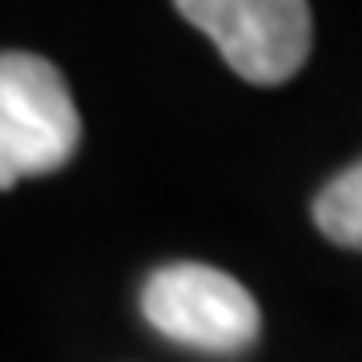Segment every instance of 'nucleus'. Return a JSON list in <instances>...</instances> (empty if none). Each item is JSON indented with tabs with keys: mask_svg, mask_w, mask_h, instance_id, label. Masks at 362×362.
<instances>
[{
	"mask_svg": "<svg viewBox=\"0 0 362 362\" xmlns=\"http://www.w3.org/2000/svg\"><path fill=\"white\" fill-rule=\"evenodd\" d=\"M314 226L346 250H362V161L330 177L314 197Z\"/></svg>",
	"mask_w": 362,
	"mask_h": 362,
	"instance_id": "20e7f679",
	"label": "nucleus"
},
{
	"mask_svg": "<svg viewBox=\"0 0 362 362\" xmlns=\"http://www.w3.org/2000/svg\"><path fill=\"white\" fill-rule=\"evenodd\" d=\"M226 65L250 85H282L306 65L314 21L306 0H173Z\"/></svg>",
	"mask_w": 362,
	"mask_h": 362,
	"instance_id": "7ed1b4c3",
	"label": "nucleus"
},
{
	"mask_svg": "<svg viewBox=\"0 0 362 362\" xmlns=\"http://www.w3.org/2000/svg\"><path fill=\"white\" fill-rule=\"evenodd\" d=\"M81 145L65 77L37 52H0V189L61 169Z\"/></svg>",
	"mask_w": 362,
	"mask_h": 362,
	"instance_id": "f03ea898",
	"label": "nucleus"
},
{
	"mask_svg": "<svg viewBox=\"0 0 362 362\" xmlns=\"http://www.w3.org/2000/svg\"><path fill=\"white\" fill-rule=\"evenodd\" d=\"M141 314L161 338L214 358H238L262 334L254 294L206 262H173L153 270L141 286Z\"/></svg>",
	"mask_w": 362,
	"mask_h": 362,
	"instance_id": "f257e3e1",
	"label": "nucleus"
}]
</instances>
